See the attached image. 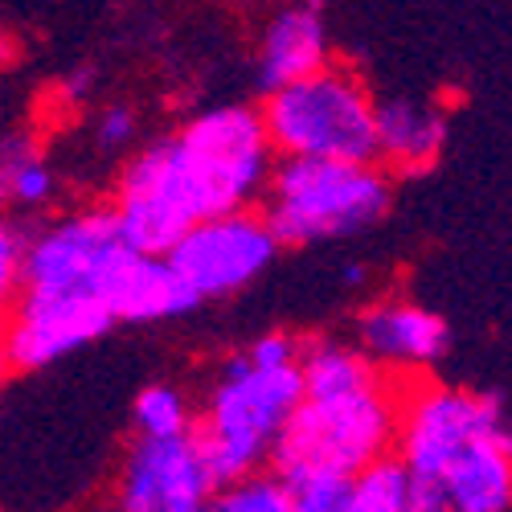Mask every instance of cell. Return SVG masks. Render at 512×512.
<instances>
[{"label": "cell", "instance_id": "1", "mask_svg": "<svg viewBox=\"0 0 512 512\" xmlns=\"http://www.w3.org/2000/svg\"><path fill=\"white\" fill-rule=\"evenodd\" d=\"M304 398L283 422L271 447L279 480L332 472L357 476L373 459L390 455L398 439L402 381L369 361L353 340L316 336L300 353Z\"/></svg>", "mask_w": 512, "mask_h": 512}, {"label": "cell", "instance_id": "9", "mask_svg": "<svg viewBox=\"0 0 512 512\" xmlns=\"http://www.w3.org/2000/svg\"><path fill=\"white\" fill-rule=\"evenodd\" d=\"M123 246L107 205H87L37 226L25 246V287L46 295H99V279Z\"/></svg>", "mask_w": 512, "mask_h": 512}, {"label": "cell", "instance_id": "10", "mask_svg": "<svg viewBox=\"0 0 512 512\" xmlns=\"http://www.w3.org/2000/svg\"><path fill=\"white\" fill-rule=\"evenodd\" d=\"M111 218L119 238L140 250V254H168L177 246V238L197 222L193 209L177 185L173 173V148L168 136L136 148L127 156L123 173L111 193Z\"/></svg>", "mask_w": 512, "mask_h": 512}, {"label": "cell", "instance_id": "6", "mask_svg": "<svg viewBox=\"0 0 512 512\" xmlns=\"http://www.w3.org/2000/svg\"><path fill=\"white\" fill-rule=\"evenodd\" d=\"M279 250L283 242L267 226L263 209L250 205L193 222L164 259L173 263V271L205 304V300H230V295L254 287L275 267Z\"/></svg>", "mask_w": 512, "mask_h": 512}, {"label": "cell", "instance_id": "28", "mask_svg": "<svg viewBox=\"0 0 512 512\" xmlns=\"http://www.w3.org/2000/svg\"><path fill=\"white\" fill-rule=\"evenodd\" d=\"M504 443H508V459H512V431H508V435H504Z\"/></svg>", "mask_w": 512, "mask_h": 512}, {"label": "cell", "instance_id": "12", "mask_svg": "<svg viewBox=\"0 0 512 512\" xmlns=\"http://www.w3.org/2000/svg\"><path fill=\"white\" fill-rule=\"evenodd\" d=\"M353 345L386 373H422L451 353V324L418 300L386 295L357 312Z\"/></svg>", "mask_w": 512, "mask_h": 512}, {"label": "cell", "instance_id": "13", "mask_svg": "<svg viewBox=\"0 0 512 512\" xmlns=\"http://www.w3.org/2000/svg\"><path fill=\"white\" fill-rule=\"evenodd\" d=\"M99 300L115 324H168L201 308V300L164 254H140L127 242L115 250L99 279Z\"/></svg>", "mask_w": 512, "mask_h": 512}, {"label": "cell", "instance_id": "15", "mask_svg": "<svg viewBox=\"0 0 512 512\" xmlns=\"http://www.w3.org/2000/svg\"><path fill=\"white\" fill-rule=\"evenodd\" d=\"M447 144V111L431 99H377V164L390 177L431 173Z\"/></svg>", "mask_w": 512, "mask_h": 512}, {"label": "cell", "instance_id": "26", "mask_svg": "<svg viewBox=\"0 0 512 512\" xmlns=\"http://www.w3.org/2000/svg\"><path fill=\"white\" fill-rule=\"evenodd\" d=\"M9 373H13V361H9V349H5V332H0V386H5Z\"/></svg>", "mask_w": 512, "mask_h": 512}, {"label": "cell", "instance_id": "14", "mask_svg": "<svg viewBox=\"0 0 512 512\" xmlns=\"http://www.w3.org/2000/svg\"><path fill=\"white\" fill-rule=\"evenodd\" d=\"M332 58L328 50V25L316 0H287L275 9L259 33V50H254V78H259L263 95L283 87L291 78H304L320 70Z\"/></svg>", "mask_w": 512, "mask_h": 512}, {"label": "cell", "instance_id": "16", "mask_svg": "<svg viewBox=\"0 0 512 512\" xmlns=\"http://www.w3.org/2000/svg\"><path fill=\"white\" fill-rule=\"evenodd\" d=\"M504 435L508 426L492 435H476L435 476L451 512H512V459Z\"/></svg>", "mask_w": 512, "mask_h": 512}, {"label": "cell", "instance_id": "25", "mask_svg": "<svg viewBox=\"0 0 512 512\" xmlns=\"http://www.w3.org/2000/svg\"><path fill=\"white\" fill-rule=\"evenodd\" d=\"M91 87H95L91 70H82V74H70V78H66V91H70V99H82V95H91Z\"/></svg>", "mask_w": 512, "mask_h": 512}, {"label": "cell", "instance_id": "5", "mask_svg": "<svg viewBox=\"0 0 512 512\" xmlns=\"http://www.w3.org/2000/svg\"><path fill=\"white\" fill-rule=\"evenodd\" d=\"M168 148H173V173L197 222L259 205L275 168L263 115L250 103L197 111L168 136Z\"/></svg>", "mask_w": 512, "mask_h": 512}, {"label": "cell", "instance_id": "8", "mask_svg": "<svg viewBox=\"0 0 512 512\" xmlns=\"http://www.w3.org/2000/svg\"><path fill=\"white\" fill-rule=\"evenodd\" d=\"M213 492L218 480L209 476L193 431L173 439L136 435L115 467L111 512H209Z\"/></svg>", "mask_w": 512, "mask_h": 512}, {"label": "cell", "instance_id": "24", "mask_svg": "<svg viewBox=\"0 0 512 512\" xmlns=\"http://www.w3.org/2000/svg\"><path fill=\"white\" fill-rule=\"evenodd\" d=\"M25 148H29V140H17V136H5V140H0V209H9L13 168H17V160H21Z\"/></svg>", "mask_w": 512, "mask_h": 512}, {"label": "cell", "instance_id": "27", "mask_svg": "<svg viewBox=\"0 0 512 512\" xmlns=\"http://www.w3.org/2000/svg\"><path fill=\"white\" fill-rule=\"evenodd\" d=\"M361 279H365V275H361V267H357V263H353V267H345V283H361Z\"/></svg>", "mask_w": 512, "mask_h": 512}, {"label": "cell", "instance_id": "4", "mask_svg": "<svg viewBox=\"0 0 512 512\" xmlns=\"http://www.w3.org/2000/svg\"><path fill=\"white\" fill-rule=\"evenodd\" d=\"M259 115L275 156L377 164V99L345 62L328 58L320 70L267 91Z\"/></svg>", "mask_w": 512, "mask_h": 512}, {"label": "cell", "instance_id": "22", "mask_svg": "<svg viewBox=\"0 0 512 512\" xmlns=\"http://www.w3.org/2000/svg\"><path fill=\"white\" fill-rule=\"evenodd\" d=\"M25 246L29 230L0 209V316H5L25 287Z\"/></svg>", "mask_w": 512, "mask_h": 512}, {"label": "cell", "instance_id": "18", "mask_svg": "<svg viewBox=\"0 0 512 512\" xmlns=\"http://www.w3.org/2000/svg\"><path fill=\"white\" fill-rule=\"evenodd\" d=\"M193 418H197V406L181 386H173V381H152V386H144L136 394L132 431L148 435V439H173V435L193 431Z\"/></svg>", "mask_w": 512, "mask_h": 512}, {"label": "cell", "instance_id": "23", "mask_svg": "<svg viewBox=\"0 0 512 512\" xmlns=\"http://www.w3.org/2000/svg\"><path fill=\"white\" fill-rule=\"evenodd\" d=\"M136 136H140V119H136L132 107H123V103L107 107L95 119V148L99 152H123V148L136 144Z\"/></svg>", "mask_w": 512, "mask_h": 512}, {"label": "cell", "instance_id": "7", "mask_svg": "<svg viewBox=\"0 0 512 512\" xmlns=\"http://www.w3.org/2000/svg\"><path fill=\"white\" fill-rule=\"evenodd\" d=\"M504 426V406L492 394L443 386V381H414V386H402L394 455L402 459L406 476L435 480L463 443L504 431Z\"/></svg>", "mask_w": 512, "mask_h": 512}, {"label": "cell", "instance_id": "20", "mask_svg": "<svg viewBox=\"0 0 512 512\" xmlns=\"http://www.w3.org/2000/svg\"><path fill=\"white\" fill-rule=\"evenodd\" d=\"M58 197V173L54 164L41 156L33 144L21 152L17 168H13V185H9V205L17 209H41Z\"/></svg>", "mask_w": 512, "mask_h": 512}, {"label": "cell", "instance_id": "2", "mask_svg": "<svg viewBox=\"0 0 512 512\" xmlns=\"http://www.w3.org/2000/svg\"><path fill=\"white\" fill-rule=\"evenodd\" d=\"M300 398H304L300 361L267 365L238 349L213 373L193 418V439L218 488L250 472H263L271 463V447L283 431V422L300 406Z\"/></svg>", "mask_w": 512, "mask_h": 512}, {"label": "cell", "instance_id": "11", "mask_svg": "<svg viewBox=\"0 0 512 512\" xmlns=\"http://www.w3.org/2000/svg\"><path fill=\"white\" fill-rule=\"evenodd\" d=\"M115 328V316L99 295H46L21 291L0 320L5 349L17 373H41L82 349L99 345Z\"/></svg>", "mask_w": 512, "mask_h": 512}, {"label": "cell", "instance_id": "17", "mask_svg": "<svg viewBox=\"0 0 512 512\" xmlns=\"http://www.w3.org/2000/svg\"><path fill=\"white\" fill-rule=\"evenodd\" d=\"M345 512H410V476L394 451L349 476Z\"/></svg>", "mask_w": 512, "mask_h": 512}, {"label": "cell", "instance_id": "19", "mask_svg": "<svg viewBox=\"0 0 512 512\" xmlns=\"http://www.w3.org/2000/svg\"><path fill=\"white\" fill-rule=\"evenodd\" d=\"M209 512H287V484L263 467L234 484H222L209 500Z\"/></svg>", "mask_w": 512, "mask_h": 512}, {"label": "cell", "instance_id": "21", "mask_svg": "<svg viewBox=\"0 0 512 512\" xmlns=\"http://www.w3.org/2000/svg\"><path fill=\"white\" fill-rule=\"evenodd\" d=\"M283 484H287V512H345L349 476L308 472V476H291Z\"/></svg>", "mask_w": 512, "mask_h": 512}, {"label": "cell", "instance_id": "3", "mask_svg": "<svg viewBox=\"0 0 512 512\" xmlns=\"http://www.w3.org/2000/svg\"><path fill=\"white\" fill-rule=\"evenodd\" d=\"M394 205V177L381 164L279 156L259 209L283 246H316L373 230Z\"/></svg>", "mask_w": 512, "mask_h": 512}]
</instances>
